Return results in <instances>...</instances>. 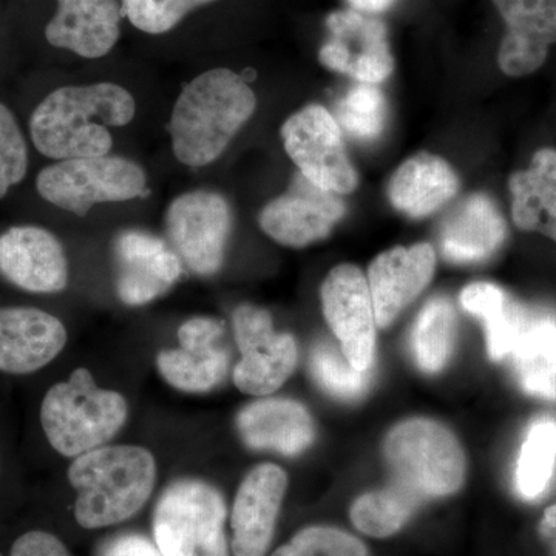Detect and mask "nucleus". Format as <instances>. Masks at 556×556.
Masks as SVG:
<instances>
[{
    "instance_id": "f257e3e1",
    "label": "nucleus",
    "mask_w": 556,
    "mask_h": 556,
    "mask_svg": "<svg viewBox=\"0 0 556 556\" xmlns=\"http://www.w3.org/2000/svg\"><path fill=\"white\" fill-rule=\"evenodd\" d=\"M135 110L134 97L116 84L62 87L33 112L31 139L49 159L109 155L113 144L110 129L127 126Z\"/></svg>"
},
{
    "instance_id": "f03ea898",
    "label": "nucleus",
    "mask_w": 556,
    "mask_h": 556,
    "mask_svg": "<svg viewBox=\"0 0 556 556\" xmlns=\"http://www.w3.org/2000/svg\"><path fill=\"white\" fill-rule=\"evenodd\" d=\"M255 108L254 91L232 70L214 68L197 76L182 89L172 112L175 156L190 167L214 163Z\"/></svg>"
},
{
    "instance_id": "7ed1b4c3",
    "label": "nucleus",
    "mask_w": 556,
    "mask_h": 556,
    "mask_svg": "<svg viewBox=\"0 0 556 556\" xmlns=\"http://www.w3.org/2000/svg\"><path fill=\"white\" fill-rule=\"evenodd\" d=\"M68 481L78 492L75 518L84 529L119 525L138 514L156 481L155 457L137 445L100 447L75 457Z\"/></svg>"
},
{
    "instance_id": "20e7f679",
    "label": "nucleus",
    "mask_w": 556,
    "mask_h": 556,
    "mask_svg": "<svg viewBox=\"0 0 556 556\" xmlns=\"http://www.w3.org/2000/svg\"><path fill=\"white\" fill-rule=\"evenodd\" d=\"M127 413L123 394L102 390L89 369L78 368L68 380L50 388L40 407V422L51 447L62 456L78 457L115 437Z\"/></svg>"
},
{
    "instance_id": "39448f33",
    "label": "nucleus",
    "mask_w": 556,
    "mask_h": 556,
    "mask_svg": "<svg viewBox=\"0 0 556 556\" xmlns=\"http://www.w3.org/2000/svg\"><path fill=\"white\" fill-rule=\"evenodd\" d=\"M383 453L396 484L420 501L453 495L466 479V456L455 434L437 420H404L391 428Z\"/></svg>"
},
{
    "instance_id": "423d86ee",
    "label": "nucleus",
    "mask_w": 556,
    "mask_h": 556,
    "mask_svg": "<svg viewBox=\"0 0 556 556\" xmlns=\"http://www.w3.org/2000/svg\"><path fill=\"white\" fill-rule=\"evenodd\" d=\"M225 497L208 482L179 479L153 511V536L163 556H229Z\"/></svg>"
},
{
    "instance_id": "0eeeda50",
    "label": "nucleus",
    "mask_w": 556,
    "mask_h": 556,
    "mask_svg": "<svg viewBox=\"0 0 556 556\" xmlns=\"http://www.w3.org/2000/svg\"><path fill=\"white\" fill-rule=\"evenodd\" d=\"M144 170L121 156L64 160L38 177L43 200L84 217L93 204L129 201L146 195Z\"/></svg>"
},
{
    "instance_id": "6e6552de",
    "label": "nucleus",
    "mask_w": 556,
    "mask_h": 556,
    "mask_svg": "<svg viewBox=\"0 0 556 556\" xmlns=\"http://www.w3.org/2000/svg\"><path fill=\"white\" fill-rule=\"evenodd\" d=\"M285 150L300 174L339 195L354 192L357 174L348 156L338 119L318 104L306 105L281 127Z\"/></svg>"
},
{
    "instance_id": "1a4fd4ad",
    "label": "nucleus",
    "mask_w": 556,
    "mask_h": 556,
    "mask_svg": "<svg viewBox=\"0 0 556 556\" xmlns=\"http://www.w3.org/2000/svg\"><path fill=\"white\" fill-rule=\"evenodd\" d=\"M241 361L233 368V383L241 393L268 396L283 386L299 361L295 339L274 329L268 311L240 305L232 316Z\"/></svg>"
},
{
    "instance_id": "9d476101",
    "label": "nucleus",
    "mask_w": 556,
    "mask_h": 556,
    "mask_svg": "<svg viewBox=\"0 0 556 556\" xmlns=\"http://www.w3.org/2000/svg\"><path fill=\"white\" fill-rule=\"evenodd\" d=\"M166 229L175 254L193 274L214 276L232 229L228 201L206 190L185 193L170 204Z\"/></svg>"
},
{
    "instance_id": "9b49d317",
    "label": "nucleus",
    "mask_w": 556,
    "mask_h": 556,
    "mask_svg": "<svg viewBox=\"0 0 556 556\" xmlns=\"http://www.w3.org/2000/svg\"><path fill=\"white\" fill-rule=\"evenodd\" d=\"M321 306L329 328L354 368L371 369L376 354V316L367 277L353 265H340L325 278Z\"/></svg>"
},
{
    "instance_id": "f8f14e48",
    "label": "nucleus",
    "mask_w": 556,
    "mask_h": 556,
    "mask_svg": "<svg viewBox=\"0 0 556 556\" xmlns=\"http://www.w3.org/2000/svg\"><path fill=\"white\" fill-rule=\"evenodd\" d=\"M327 27L329 39L318 54L325 67L364 84L383 83L393 73L383 22L356 10H343L329 14Z\"/></svg>"
},
{
    "instance_id": "ddd939ff",
    "label": "nucleus",
    "mask_w": 556,
    "mask_h": 556,
    "mask_svg": "<svg viewBox=\"0 0 556 556\" xmlns=\"http://www.w3.org/2000/svg\"><path fill=\"white\" fill-rule=\"evenodd\" d=\"M345 211L342 195L318 188L299 172L288 192L263 208L260 226L277 243L305 248L327 239Z\"/></svg>"
},
{
    "instance_id": "4468645a",
    "label": "nucleus",
    "mask_w": 556,
    "mask_h": 556,
    "mask_svg": "<svg viewBox=\"0 0 556 556\" xmlns=\"http://www.w3.org/2000/svg\"><path fill=\"white\" fill-rule=\"evenodd\" d=\"M225 324L214 317H193L178 329L179 348L161 351L160 375L169 386L186 393H207L226 379L229 353L218 345Z\"/></svg>"
},
{
    "instance_id": "2eb2a0df",
    "label": "nucleus",
    "mask_w": 556,
    "mask_h": 556,
    "mask_svg": "<svg viewBox=\"0 0 556 556\" xmlns=\"http://www.w3.org/2000/svg\"><path fill=\"white\" fill-rule=\"evenodd\" d=\"M116 292L121 302L141 306L161 298L181 277L178 255L163 240L141 230H126L115 240Z\"/></svg>"
},
{
    "instance_id": "dca6fc26",
    "label": "nucleus",
    "mask_w": 556,
    "mask_h": 556,
    "mask_svg": "<svg viewBox=\"0 0 556 556\" xmlns=\"http://www.w3.org/2000/svg\"><path fill=\"white\" fill-rule=\"evenodd\" d=\"M287 489V473L276 464H262L249 471L237 492L230 517L233 555H266Z\"/></svg>"
},
{
    "instance_id": "f3484780",
    "label": "nucleus",
    "mask_w": 556,
    "mask_h": 556,
    "mask_svg": "<svg viewBox=\"0 0 556 556\" xmlns=\"http://www.w3.org/2000/svg\"><path fill=\"white\" fill-rule=\"evenodd\" d=\"M506 35L497 51L500 68L511 78L532 75L543 67L556 43V0H493Z\"/></svg>"
},
{
    "instance_id": "a211bd4d",
    "label": "nucleus",
    "mask_w": 556,
    "mask_h": 556,
    "mask_svg": "<svg viewBox=\"0 0 556 556\" xmlns=\"http://www.w3.org/2000/svg\"><path fill=\"white\" fill-rule=\"evenodd\" d=\"M434 268L437 254L428 243L393 248L375 258L369 266L368 285L379 328L390 327L422 294Z\"/></svg>"
},
{
    "instance_id": "6ab92c4d",
    "label": "nucleus",
    "mask_w": 556,
    "mask_h": 556,
    "mask_svg": "<svg viewBox=\"0 0 556 556\" xmlns=\"http://www.w3.org/2000/svg\"><path fill=\"white\" fill-rule=\"evenodd\" d=\"M0 273L25 291L53 294L68 283L64 248L49 230L22 226L0 237Z\"/></svg>"
},
{
    "instance_id": "aec40b11",
    "label": "nucleus",
    "mask_w": 556,
    "mask_h": 556,
    "mask_svg": "<svg viewBox=\"0 0 556 556\" xmlns=\"http://www.w3.org/2000/svg\"><path fill=\"white\" fill-rule=\"evenodd\" d=\"M67 343L64 324L36 308L0 309V371L30 375L49 365Z\"/></svg>"
},
{
    "instance_id": "412c9836",
    "label": "nucleus",
    "mask_w": 556,
    "mask_h": 556,
    "mask_svg": "<svg viewBox=\"0 0 556 556\" xmlns=\"http://www.w3.org/2000/svg\"><path fill=\"white\" fill-rule=\"evenodd\" d=\"M58 5L46 28L51 46L98 60L118 42L124 14L118 0H58Z\"/></svg>"
},
{
    "instance_id": "4be33fe9",
    "label": "nucleus",
    "mask_w": 556,
    "mask_h": 556,
    "mask_svg": "<svg viewBox=\"0 0 556 556\" xmlns=\"http://www.w3.org/2000/svg\"><path fill=\"white\" fill-rule=\"evenodd\" d=\"M237 430L249 448L295 456L316 437L308 409L292 399H260L237 416Z\"/></svg>"
},
{
    "instance_id": "5701e85b",
    "label": "nucleus",
    "mask_w": 556,
    "mask_h": 556,
    "mask_svg": "<svg viewBox=\"0 0 556 556\" xmlns=\"http://www.w3.org/2000/svg\"><path fill=\"white\" fill-rule=\"evenodd\" d=\"M506 239V219L484 193L460 201L444 219L439 233L442 254L453 263L484 262Z\"/></svg>"
},
{
    "instance_id": "b1692460",
    "label": "nucleus",
    "mask_w": 556,
    "mask_h": 556,
    "mask_svg": "<svg viewBox=\"0 0 556 556\" xmlns=\"http://www.w3.org/2000/svg\"><path fill=\"white\" fill-rule=\"evenodd\" d=\"M457 190L459 178L447 161L431 153H417L393 175L388 197L399 212L420 218L448 203Z\"/></svg>"
},
{
    "instance_id": "393cba45",
    "label": "nucleus",
    "mask_w": 556,
    "mask_h": 556,
    "mask_svg": "<svg viewBox=\"0 0 556 556\" xmlns=\"http://www.w3.org/2000/svg\"><path fill=\"white\" fill-rule=\"evenodd\" d=\"M508 189L515 225L556 243V150H538L526 170L511 175Z\"/></svg>"
},
{
    "instance_id": "a878e982",
    "label": "nucleus",
    "mask_w": 556,
    "mask_h": 556,
    "mask_svg": "<svg viewBox=\"0 0 556 556\" xmlns=\"http://www.w3.org/2000/svg\"><path fill=\"white\" fill-rule=\"evenodd\" d=\"M460 305L484 321L486 348L492 361L510 357L530 317L504 289L492 283H473L460 292Z\"/></svg>"
},
{
    "instance_id": "bb28decb",
    "label": "nucleus",
    "mask_w": 556,
    "mask_h": 556,
    "mask_svg": "<svg viewBox=\"0 0 556 556\" xmlns=\"http://www.w3.org/2000/svg\"><path fill=\"white\" fill-rule=\"evenodd\" d=\"M519 386L532 396L556 401V320L530 318L511 353Z\"/></svg>"
},
{
    "instance_id": "cd10ccee",
    "label": "nucleus",
    "mask_w": 556,
    "mask_h": 556,
    "mask_svg": "<svg viewBox=\"0 0 556 556\" xmlns=\"http://www.w3.org/2000/svg\"><path fill=\"white\" fill-rule=\"evenodd\" d=\"M456 313L445 298L428 300L413 327L409 345L417 367L428 375L448 364L456 343Z\"/></svg>"
},
{
    "instance_id": "c85d7f7f",
    "label": "nucleus",
    "mask_w": 556,
    "mask_h": 556,
    "mask_svg": "<svg viewBox=\"0 0 556 556\" xmlns=\"http://www.w3.org/2000/svg\"><path fill=\"white\" fill-rule=\"evenodd\" d=\"M419 503V497L394 482L387 489L357 497L351 506L350 517L354 527L365 535L387 538L405 526Z\"/></svg>"
},
{
    "instance_id": "c756f323",
    "label": "nucleus",
    "mask_w": 556,
    "mask_h": 556,
    "mask_svg": "<svg viewBox=\"0 0 556 556\" xmlns=\"http://www.w3.org/2000/svg\"><path fill=\"white\" fill-rule=\"evenodd\" d=\"M556 466V420L541 417L527 431L519 453L517 489L526 500L543 495Z\"/></svg>"
},
{
    "instance_id": "7c9ffc66",
    "label": "nucleus",
    "mask_w": 556,
    "mask_h": 556,
    "mask_svg": "<svg viewBox=\"0 0 556 556\" xmlns=\"http://www.w3.org/2000/svg\"><path fill=\"white\" fill-rule=\"evenodd\" d=\"M309 368L318 386L342 401H356L364 396L371 382V369L354 368L342 348L339 350L328 342L314 346Z\"/></svg>"
},
{
    "instance_id": "2f4dec72",
    "label": "nucleus",
    "mask_w": 556,
    "mask_h": 556,
    "mask_svg": "<svg viewBox=\"0 0 556 556\" xmlns=\"http://www.w3.org/2000/svg\"><path fill=\"white\" fill-rule=\"evenodd\" d=\"M336 116L340 129H345L351 137L371 141L380 137L386 127V94L376 84H357L338 102Z\"/></svg>"
},
{
    "instance_id": "473e14b6",
    "label": "nucleus",
    "mask_w": 556,
    "mask_h": 556,
    "mask_svg": "<svg viewBox=\"0 0 556 556\" xmlns=\"http://www.w3.org/2000/svg\"><path fill=\"white\" fill-rule=\"evenodd\" d=\"M270 556H368L367 547L356 536L328 526L300 530Z\"/></svg>"
},
{
    "instance_id": "72a5a7b5",
    "label": "nucleus",
    "mask_w": 556,
    "mask_h": 556,
    "mask_svg": "<svg viewBox=\"0 0 556 556\" xmlns=\"http://www.w3.org/2000/svg\"><path fill=\"white\" fill-rule=\"evenodd\" d=\"M208 2L214 0H123V11L138 30L163 35Z\"/></svg>"
},
{
    "instance_id": "f704fd0d",
    "label": "nucleus",
    "mask_w": 556,
    "mask_h": 556,
    "mask_svg": "<svg viewBox=\"0 0 556 556\" xmlns=\"http://www.w3.org/2000/svg\"><path fill=\"white\" fill-rule=\"evenodd\" d=\"M27 146L16 119L0 104V199L27 174Z\"/></svg>"
},
{
    "instance_id": "c9c22d12",
    "label": "nucleus",
    "mask_w": 556,
    "mask_h": 556,
    "mask_svg": "<svg viewBox=\"0 0 556 556\" xmlns=\"http://www.w3.org/2000/svg\"><path fill=\"white\" fill-rule=\"evenodd\" d=\"M10 556H72L61 540L49 532L24 533L14 541Z\"/></svg>"
},
{
    "instance_id": "e433bc0d",
    "label": "nucleus",
    "mask_w": 556,
    "mask_h": 556,
    "mask_svg": "<svg viewBox=\"0 0 556 556\" xmlns=\"http://www.w3.org/2000/svg\"><path fill=\"white\" fill-rule=\"evenodd\" d=\"M100 556H163L160 548L149 538L142 535H121L108 541L101 547Z\"/></svg>"
},
{
    "instance_id": "4c0bfd02",
    "label": "nucleus",
    "mask_w": 556,
    "mask_h": 556,
    "mask_svg": "<svg viewBox=\"0 0 556 556\" xmlns=\"http://www.w3.org/2000/svg\"><path fill=\"white\" fill-rule=\"evenodd\" d=\"M354 10L364 14L383 13L393 5L394 0H348Z\"/></svg>"
},
{
    "instance_id": "58836bf2",
    "label": "nucleus",
    "mask_w": 556,
    "mask_h": 556,
    "mask_svg": "<svg viewBox=\"0 0 556 556\" xmlns=\"http://www.w3.org/2000/svg\"><path fill=\"white\" fill-rule=\"evenodd\" d=\"M541 533L547 536L556 535V504L544 511V517L541 519Z\"/></svg>"
}]
</instances>
